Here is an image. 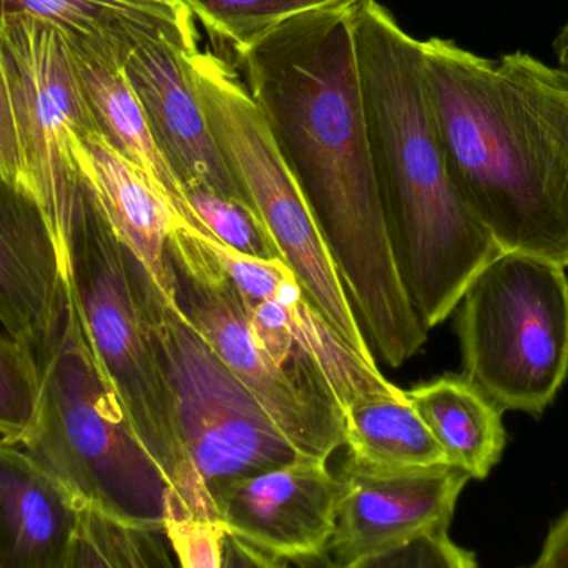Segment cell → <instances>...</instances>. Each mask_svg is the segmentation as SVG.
I'll return each mask as SVG.
<instances>
[{"instance_id":"obj_1","label":"cell","mask_w":568,"mask_h":568,"mask_svg":"<svg viewBox=\"0 0 568 568\" xmlns=\"http://www.w3.org/2000/svg\"><path fill=\"white\" fill-rule=\"evenodd\" d=\"M351 7L291 17L236 50V57L246 89L320 226L374 356L397 369L423 349L429 331L407 296L387 236Z\"/></svg>"},{"instance_id":"obj_2","label":"cell","mask_w":568,"mask_h":568,"mask_svg":"<svg viewBox=\"0 0 568 568\" xmlns=\"http://www.w3.org/2000/svg\"><path fill=\"white\" fill-rule=\"evenodd\" d=\"M351 26L387 236L407 296L430 331L500 248L450 176L423 42L376 0L354 3Z\"/></svg>"},{"instance_id":"obj_3","label":"cell","mask_w":568,"mask_h":568,"mask_svg":"<svg viewBox=\"0 0 568 568\" xmlns=\"http://www.w3.org/2000/svg\"><path fill=\"white\" fill-rule=\"evenodd\" d=\"M424 75L450 176L500 252L568 268V153L494 60L423 42Z\"/></svg>"},{"instance_id":"obj_4","label":"cell","mask_w":568,"mask_h":568,"mask_svg":"<svg viewBox=\"0 0 568 568\" xmlns=\"http://www.w3.org/2000/svg\"><path fill=\"white\" fill-rule=\"evenodd\" d=\"M129 266L175 410L176 454L166 476L172 496L169 517L219 524L216 503L223 487L263 470L313 459L284 436L248 387L130 252Z\"/></svg>"},{"instance_id":"obj_5","label":"cell","mask_w":568,"mask_h":568,"mask_svg":"<svg viewBox=\"0 0 568 568\" xmlns=\"http://www.w3.org/2000/svg\"><path fill=\"white\" fill-rule=\"evenodd\" d=\"M36 354L42 393L23 449L83 506L122 526L163 534L169 484L103 377L69 286L59 321Z\"/></svg>"},{"instance_id":"obj_6","label":"cell","mask_w":568,"mask_h":568,"mask_svg":"<svg viewBox=\"0 0 568 568\" xmlns=\"http://www.w3.org/2000/svg\"><path fill=\"white\" fill-rule=\"evenodd\" d=\"M72 37L39 17L0 10V173L45 212L67 265L79 142L97 135Z\"/></svg>"},{"instance_id":"obj_7","label":"cell","mask_w":568,"mask_h":568,"mask_svg":"<svg viewBox=\"0 0 568 568\" xmlns=\"http://www.w3.org/2000/svg\"><path fill=\"white\" fill-rule=\"evenodd\" d=\"M566 266L500 252L457 306L463 376L500 409L539 419L568 376Z\"/></svg>"},{"instance_id":"obj_8","label":"cell","mask_w":568,"mask_h":568,"mask_svg":"<svg viewBox=\"0 0 568 568\" xmlns=\"http://www.w3.org/2000/svg\"><path fill=\"white\" fill-rule=\"evenodd\" d=\"M185 63L226 169L268 226L284 263L334 331L377 363L300 183L242 77L213 52L186 50Z\"/></svg>"},{"instance_id":"obj_9","label":"cell","mask_w":568,"mask_h":568,"mask_svg":"<svg viewBox=\"0 0 568 568\" xmlns=\"http://www.w3.org/2000/svg\"><path fill=\"white\" fill-rule=\"evenodd\" d=\"M67 275L93 357L166 480L176 454L172 393L140 313L129 252L83 176L70 220Z\"/></svg>"},{"instance_id":"obj_10","label":"cell","mask_w":568,"mask_h":568,"mask_svg":"<svg viewBox=\"0 0 568 568\" xmlns=\"http://www.w3.org/2000/svg\"><path fill=\"white\" fill-rule=\"evenodd\" d=\"M172 300L220 359L248 387L307 459L327 463L344 446V417L324 381L286 369L263 351L242 297L222 263L192 226L179 220L166 242Z\"/></svg>"},{"instance_id":"obj_11","label":"cell","mask_w":568,"mask_h":568,"mask_svg":"<svg viewBox=\"0 0 568 568\" xmlns=\"http://www.w3.org/2000/svg\"><path fill=\"white\" fill-rule=\"evenodd\" d=\"M200 236L229 273L256 341L276 364L316 373L337 400L369 386L373 363L334 331L283 260L248 258L206 233Z\"/></svg>"},{"instance_id":"obj_12","label":"cell","mask_w":568,"mask_h":568,"mask_svg":"<svg viewBox=\"0 0 568 568\" xmlns=\"http://www.w3.org/2000/svg\"><path fill=\"white\" fill-rule=\"evenodd\" d=\"M331 564L344 566L403 546L424 534L449 530L470 477L453 466L376 469L346 457Z\"/></svg>"},{"instance_id":"obj_13","label":"cell","mask_w":568,"mask_h":568,"mask_svg":"<svg viewBox=\"0 0 568 568\" xmlns=\"http://www.w3.org/2000/svg\"><path fill=\"white\" fill-rule=\"evenodd\" d=\"M339 496V477L327 463L301 460L223 487L216 523L273 559L313 562L327 556Z\"/></svg>"},{"instance_id":"obj_14","label":"cell","mask_w":568,"mask_h":568,"mask_svg":"<svg viewBox=\"0 0 568 568\" xmlns=\"http://www.w3.org/2000/svg\"><path fill=\"white\" fill-rule=\"evenodd\" d=\"M193 49L199 47H183L170 39L142 40L126 52V75L156 145L182 186L200 183L220 195L243 199L186 70L185 52Z\"/></svg>"},{"instance_id":"obj_15","label":"cell","mask_w":568,"mask_h":568,"mask_svg":"<svg viewBox=\"0 0 568 568\" xmlns=\"http://www.w3.org/2000/svg\"><path fill=\"white\" fill-rule=\"evenodd\" d=\"M65 260L39 200L0 173V326L33 351L67 301Z\"/></svg>"},{"instance_id":"obj_16","label":"cell","mask_w":568,"mask_h":568,"mask_svg":"<svg viewBox=\"0 0 568 568\" xmlns=\"http://www.w3.org/2000/svg\"><path fill=\"white\" fill-rule=\"evenodd\" d=\"M83 507L26 449L0 439V568H67Z\"/></svg>"},{"instance_id":"obj_17","label":"cell","mask_w":568,"mask_h":568,"mask_svg":"<svg viewBox=\"0 0 568 568\" xmlns=\"http://www.w3.org/2000/svg\"><path fill=\"white\" fill-rule=\"evenodd\" d=\"M75 159L119 242L172 297L166 242L182 219L149 175L116 152L102 133L79 142Z\"/></svg>"},{"instance_id":"obj_18","label":"cell","mask_w":568,"mask_h":568,"mask_svg":"<svg viewBox=\"0 0 568 568\" xmlns=\"http://www.w3.org/2000/svg\"><path fill=\"white\" fill-rule=\"evenodd\" d=\"M93 115L106 142L149 175L176 215L196 232L206 233L186 202L182 183L160 152L145 110L125 70L129 50L113 42L73 40Z\"/></svg>"},{"instance_id":"obj_19","label":"cell","mask_w":568,"mask_h":568,"mask_svg":"<svg viewBox=\"0 0 568 568\" xmlns=\"http://www.w3.org/2000/svg\"><path fill=\"white\" fill-rule=\"evenodd\" d=\"M406 396L449 466L470 479L489 477L507 446L504 410L496 403L463 374L417 384Z\"/></svg>"},{"instance_id":"obj_20","label":"cell","mask_w":568,"mask_h":568,"mask_svg":"<svg viewBox=\"0 0 568 568\" xmlns=\"http://www.w3.org/2000/svg\"><path fill=\"white\" fill-rule=\"evenodd\" d=\"M0 10L39 17L83 42L132 49L146 39L196 47L195 17L183 0H0Z\"/></svg>"},{"instance_id":"obj_21","label":"cell","mask_w":568,"mask_h":568,"mask_svg":"<svg viewBox=\"0 0 568 568\" xmlns=\"http://www.w3.org/2000/svg\"><path fill=\"white\" fill-rule=\"evenodd\" d=\"M343 417L344 446L356 463L390 470L449 466L406 393L357 400Z\"/></svg>"},{"instance_id":"obj_22","label":"cell","mask_w":568,"mask_h":568,"mask_svg":"<svg viewBox=\"0 0 568 568\" xmlns=\"http://www.w3.org/2000/svg\"><path fill=\"white\" fill-rule=\"evenodd\" d=\"M213 37L240 50L291 17L361 0H183Z\"/></svg>"},{"instance_id":"obj_23","label":"cell","mask_w":568,"mask_h":568,"mask_svg":"<svg viewBox=\"0 0 568 568\" xmlns=\"http://www.w3.org/2000/svg\"><path fill=\"white\" fill-rule=\"evenodd\" d=\"M183 192L210 236L248 258L283 260L268 226L246 200L220 195L200 183H189Z\"/></svg>"},{"instance_id":"obj_24","label":"cell","mask_w":568,"mask_h":568,"mask_svg":"<svg viewBox=\"0 0 568 568\" xmlns=\"http://www.w3.org/2000/svg\"><path fill=\"white\" fill-rule=\"evenodd\" d=\"M40 393L36 351L0 331V439L22 446L36 426Z\"/></svg>"},{"instance_id":"obj_25","label":"cell","mask_w":568,"mask_h":568,"mask_svg":"<svg viewBox=\"0 0 568 568\" xmlns=\"http://www.w3.org/2000/svg\"><path fill=\"white\" fill-rule=\"evenodd\" d=\"M500 72L546 120L568 153V79L526 52L507 53L497 62Z\"/></svg>"},{"instance_id":"obj_26","label":"cell","mask_w":568,"mask_h":568,"mask_svg":"<svg viewBox=\"0 0 568 568\" xmlns=\"http://www.w3.org/2000/svg\"><path fill=\"white\" fill-rule=\"evenodd\" d=\"M326 568H477V564L474 554L457 546L447 530H437L356 562H327Z\"/></svg>"},{"instance_id":"obj_27","label":"cell","mask_w":568,"mask_h":568,"mask_svg":"<svg viewBox=\"0 0 568 568\" xmlns=\"http://www.w3.org/2000/svg\"><path fill=\"white\" fill-rule=\"evenodd\" d=\"M225 534L220 524L179 517H169L163 530L179 568H223Z\"/></svg>"},{"instance_id":"obj_28","label":"cell","mask_w":568,"mask_h":568,"mask_svg":"<svg viewBox=\"0 0 568 568\" xmlns=\"http://www.w3.org/2000/svg\"><path fill=\"white\" fill-rule=\"evenodd\" d=\"M223 568H290L287 562L273 559L255 547L225 534L223 539Z\"/></svg>"},{"instance_id":"obj_29","label":"cell","mask_w":568,"mask_h":568,"mask_svg":"<svg viewBox=\"0 0 568 568\" xmlns=\"http://www.w3.org/2000/svg\"><path fill=\"white\" fill-rule=\"evenodd\" d=\"M530 568H568V510L550 527L542 550Z\"/></svg>"},{"instance_id":"obj_30","label":"cell","mask_w":568,"mask_h":568,"mask_svg":"<svg viewBox=\"0 0 568 568\" xmlns=\"http://www.w3.org/2000/svg\"><path fill=\"white\" fill-rule=\"evenodd\" d=\"M67 568H113L112 564L106 559L105 554L100 550L95 540L87 532L83 523Z\"/></svg>"},{"instance_id":"obj_31","label":"cell","mask_w":568,"mask_h":568,"mask_svg":"<svg viewBox=\"0 0 568 568\" xmlns=\"http://www.w3.org/2000/svg\"><path fill=\"white\" fill-rule=\"evenodd\" d=\"M554 53H556L557 69L568 75V16L554 39Z\"/></svg>"},{"instance_id":"obj_32","label":"cell","mask_w":568,"mask_h":568,"mask_svg":"<svg viewBox=\"0 0 568 568\" xmlns=\"http://www.w3.org/2000/svg\"><path fill=\"white\" fill-rule=\"evenodd\" d=\"M566 77H567V79H568V75H566Z\"/></svg>"}]
</instances>
